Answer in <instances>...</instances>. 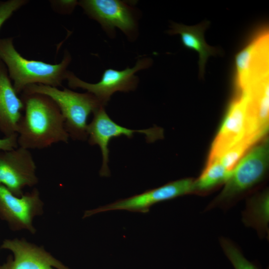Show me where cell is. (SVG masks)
Segmentation results:
<instances>
[{"label": "cell", "instance_id": "ba28073f", "mask_svg": "<svg viewBox=\"0 0 269 269\" xmlns=\"http://www.w3.org/2000/svg\"><path fill=\"white\" fill-rule=\"evenodd\" d=\"M237 91L212 144L208 161L218 158L227 149L241 141L245 140L249 142L247 139L249 96L244 91Z\"/></svg>", "mask_w": 269, "mask_h": 269}, {"label": "cell", "instance_id": "e0dca14e", "mask_svg": "<svg viewBox=\"0 0 269 269\" xmlns=\"http://www.w3.org/2000/svg\"><path fill=\"white\" fill-rule=\"evenodd\" d=\"M269 195L264 194L250 202L244 220L249 225L260 230L266 229L269 220Z\"/></svg>", "mask_w": 269, "mask_h": 269}, {"label": "cell", "instance_id": "6da1fadb", "mask_svg": "<svg viewBox=\"0 0 269 269\" xmlns=\"http://www.w3.org/2000/svg\"><path fill=\"white\" fill-rule=\"evenodd\" d=\"M24 114L19 122L18 146L42 149L53 144L68 143L64 118L56 103L48 96L36 93H22Z\"/></svg>", "mask_w": 269, "mask_h": 269}, {"label": "cell", "instance_id": "9c48e42d", "mask_svg": "<svg viewBox=\"0 0 269 269\" xmlns=\"http://www.w3.org/2000/svg\"><path fill=\"white\" fill-rule=\"evenodd\" d=\"M194 191V181L184 178L169 182L159 187L145 191L132 197L94 209L86 211L83 218L109 211L127 210L130 212L147 213L150 208L159 202L171 200Z\"/></svg>", "mask_w": 269, "mask_h": 269}, {"label": "cell", "instance_id": "5b68a950", "mask_svg": "<svg viewBox=\"0 0 269 269\" xmlns=\"http://www.w3.org/2000/svg\"><path fill=\"white\" fill-rule=\"evenodd\" d=\"M152 63L149 57L139 58L132 68L123 70L112 68L106 69L100 81L96 83L86 82L73 73L68 72L66 77L68 86L72 89L81 88L96 97L105 107L113 94L117 92H128L135 90L139 79L135 75L138 71L149 68Z\"/></svg>", "mask_w": 269, "mask_h": 269}, {"label": "cell", "instance_id": "3957f363", "mask_svg": "<svg viewBox=\"0 0 269 269\" xmlns=\"http://www.w3.org/2000/svg\"><path fill=\"white\" fill-rule=\"evenodd\" d=\"M22 93H40L50 97L59 108L64 119L66 131L73 140L87 139L88 117L104 107L93 94L87 92L78 93L65 87L60 90L42 84H32Z\"/></svg>", "mask_w": 269, "mask_h": 269}, {"label": "cell", "instance_id": "52a82bcc", "mask_svg": "<svg viewBox=\"0 0 269 269\" xmlns=\"http://www.w3.org/2000/svg\"><path fill=\"white\" fill-rule=\"evenodd\" d=\"M43 205L36 188L18 197L0 184V218L13 231L26 230L34 234L36 230L33 221L43 214Z\"/></svg>", "mask_w": 269, "mask_h": 269}, {"label": "cell", "instance_id": "44dd1931", "mask_svg": "<svg viewBox=\"0 0 269 269\" xmlns=\"http://www.w3.org/2000/svg\"><path fill=\"white\" fill-rule=\"evenodd\" d=\"M51 3L53 9L62 13H70L78 4V1L73 0H52Z\"/></svg>", "mask_w": 269, "mask_h": 269}, {"label": "cell", "instance_id": "4fadbf2b", "mask_svg": "<svg viewBox=\"0 0 269 269\" xmlns=\"http://www.w3.org/2000/svg\"><path fill=\"white\" fill-rule=\"evenodd\" d=\"M0 249L11 251L0 269H71L54 257L42 246L24 239L4 240Z\"/></svg>", "mask_w": 269, "mask_h": 269}, {"label": "cell", "instance_id": "7402d4cb", "mask_svg": "<svg viewBox=\"0 0 269 269\" xmlns=\"http://www.w3.org/2000/svg\"><path fill=\"white\" fill-rule=\"evenodd\" d=\"M17 135L8 137H0V150H10L18 147Z\"/></svg>", "mask_w": 269, "mask_h": 269}, {"label": "cell", "instance_id": "5bb4252c", "mask_svg": "<svg viewBox=\"0 0 269 269\" xmlns=\"http://www.w3.org/2000/svg\"><path fill=\"white\" fill-rule=\"evenodd\" d=\"M24 103L15 91L7 69L0 59V132L5 137L17 134Z\"/></svg>", "mask_w": 269, "mask_h": 269}, {"label": "cell", "instance_id": "ffe728a7", "mask_svg": "<svg viewBox=\"0 0 269 269\" xmlns=\"http://www.w3.org/2000/svg\"><path fill=\"white\" fill-rule=\"evenodd\" d=\"M28 0H8L0 2V29L14 12L25 5Z\"/></svg>", "mask_w": 269, "mask_h": 269}, {"label": "cell", "instance_id": "8fae6325", "mask_svg": "<svg viewBox=\"0 0 269 269\" xmlns=\"http://www.w3.org/2000/svg\"><path fill=\"white\" fill-rule=\"evenodd\" d=\"M269 152L267 140L248 152L233 169L217 200L230 199L259 182L266 171Z\"/></svg>", "mask_w": 269, "mask_h": 269}, {"label": "cell", "instance_id": "9a60e30c", "mask_svg": "<svg viewBox=\"0 0 269 269\" xmlns=\"http://www.w3.org/2000/svg\"><path fill=\"white\" fill-rule=\"evenodd\" d=\"M209 22H204L195 26H187L183 24L172 23L168 31L170 34H179L183 45L187 48L196 51L199 56L200 74H204L205 64L211 55L219 52V50L208 45L204 38V31Z\"/></svg>", "mask_w": 269, "mask_h": 269}, {"label": "cell", "instance_id": "8992f818", "mask_svg": "<svg viewBox=\"0 0 269 269\" xmlns=\"http://www.w3.org/2000/svg\"><path fill=\"white\" fill-rule=\"evenodd\" d=\"M134 133L143 134L148 142H154L163 137L162 129L157 127L144 130H132L117 124L107 114L104 107H101L93 113V119L87 126V139L91 145H98L100 147L102 155L100 176L107 177L110 175L108 167V145L111 139L121 135L131 138Z\"/></svg>", "mask_w": 269, "mask_h": 269}, {"label": "cell", "instance_id": "d6986e66", "mask_svg": "<svg viewBox=\"0 0 269 269\" xmlns=\"http://www.w3.org/2000/svg\"><path fill=\"white\" fill-rule=\"evenodd\" d=\"M251 146V144L244 140L227 149L215 159H218L227 170L231 171Z\"/></svg>", "mask_w": 269, "mask_h": 269}, {"label": "cell", "instance_id": "7a4b0ae2", "mask_svg": "<svg viewBox=\"0 0 269 269\" xmlns=\"http://www.w3.org/2000/svg\"><path fill=\"white\" fill-rule=\"evenodd\" d=\"M12 37L0 38V59L5 64L16 92L21 93L28 86L42 84L54 87L62 86L66 80L71 56L65 51L62 61L50 64L23 57L16 50Z\"/></svg>", "mask_w": 269, "mask_h": 269}, {"label": "cell", "instance_id": "277c9868", "mask_svg": "<svg viewBox=\"0 0 269 269\" xmlns=\"http://www.w3.org/2000/svg\"><path fill=\"white\" fill-rule=\"evenodd\" d=\"M78 5L91 18L97 21L111 38L116 29L121 30L131 41L138 34V13L130 2L120 0H81Z\"/></svg>", "mask_w": 269, "mask_h": 269}, {"label": "cell", "instance_id": "7c38bea8", "mask_svg": "<svg viewBox=\"0 0 269 269\" xmlns=\"http://www.w3.org/2000/svg\"><path fill=\"white\" fill-rule=\"evenodd\" d=\"M237 90L269 75V34L267 30L256 35L235 56Z\"/></svg>", "mask_w": 269, "mask_h": 269}, {"label": "cell", "instance_id": "ac0fdd59", "mask_svg": "<svg viewBox=\"0 0 269 269\" xmlns=\"http://www.w3.org/2000/svg\"><path fill=\"white\" fill-rule=\"evenodd\" d=\"M220 243L225 255L234 269H259L255 264L248 261L230 241L222 239Z\"/></svg>", "mask_w": 269, "mask_h": 269}, {"label": "cell", "instance_id": "30bf717a", "mask_svg": "<svg viewBox=\"0 0 269 269\" xmlns=\"http://www.w3.org/2000/svg\"><path fill=\"white\" fill-rule=\"evenodd\" d=\"M36 171V163L30 150L20 146L0 150V184L14 195L20 197L25 187L38 184Z\"/></svg>", "mask_w": 269, "mask_h": 269}, {"label": "cell", "instance_id": "2e32d148", "mask_svg": "<svg viewBox=\"0 0 269 269\" xmlns=\"http://www.w3.org/2000/svg\"><path fill=\"white\" fill-rule=\"evenodd\" d=\"M218 159L208 161L200 177L194 181V191H204L226 182L231 175Z\"/></svg>", "mask_w": 269, "mask_h": 269}]
</instances>
